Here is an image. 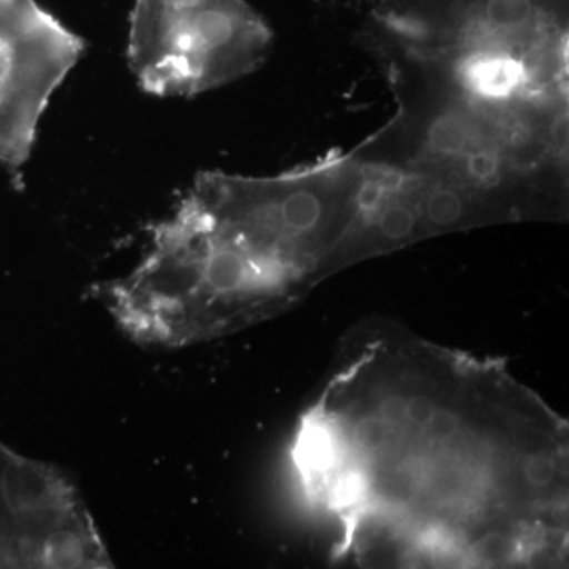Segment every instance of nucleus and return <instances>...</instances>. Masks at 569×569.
Masks as SVG:
<instances>
[{"label": "nucleus", "mask_w": 569, "mask_h": 569, "mask_svg": "<svg viewBox=\"0 0 569 569\" xmlns=\"http://www.w3.org/2000/svg\"><path fill=\"white\" fill-rule=\"evenodd\" d=\"M271 28L244 0H134L130 69L157 97H193L260 69Z\"/></svg>", "instance_id": "f03ea898"}, {"label": "nucleus", "mask_w": 569, "mask_h": 569, "mask_svg": "<svg viewBox=\"0 0 569 569\" xmlns=\"http://www.w3.org/2000/svg\"><path fill=\"white\" fill-rule=\"evenodd\" d=\"M527 481L535 488H546L556 477V463L545 455H535L527 459L526 467Z\"/></svg>", "instance_id": "0eeeda50"}, {"label": "nucleus", "mask_w": 569, "mask_h": 569, "mask_svg": "<svg viewBox=\"0 0 569 569\" xmlns=\"http://www.w3.org/2000/svg\"><path fill=\"white\" fill-rule=\"evenodd\" d=\"M406 407L407 402H403L400 397H388L380 407L381 419L387 425H399L407 417Z\"/></svg>", "instance_id": "9d476101"}, {"label": "nucleus", "mask_w": 569, "mask_h": 569, "mask_svg": "<svg viewBox=\"0 0 569 569\" xmlns=\"http://www.w3.org/2000/svg\"><path fill=\"white\" fill-rule=\"evenodd\" d=\"M356 441L369 451H376L387 443L388 427L381 418H362L355 429Z\"/></svg>", "instance_id": "423d86ee"}, {"label": "nucleus", "mask_w": 569, "mask_h": 569, "mask_svg": "<svg viewBox=\"0 0 569 569\" xmlns=\"http://www.w3.org/2000/svg\"><path fill=\"white\" fill-rule=\"evenodd\" d=\"M359 187L358 162L340 151L268 178L204 171L140 263L104 284V306L144 347L182 348L246 323L301 279L312 263L302 242Z\"/></svg>", "instance_id": "f257e3e1"}, {"label": "nucleus", "mask_w": 569, "mask_h": 569, "mask_svg": "<svg viewBox=\"0 0 569 569\" xmlns=\"http://www.w3.org/2000/svg\"><path fill=\"white\" fill-rule=\"evenodd\" d=\"M437 408L432 400L426 396H417L408 400L406 407L407 417L418 426H427Z\"/></svg>", "instance_id": "1a4fd4ad"}, {"label": "nucleus", "mask_w": 569, "mask_h": 569, "mask_svg": "<svg viewBox=\"0 0 569 569\" xmlns=\"http://www.w3.org/2000/svg\"><path fill=\"white\" fill-rule=\"evenodd\" d=\"M370 20L389 58L422 59L507 37L568 33V0H377Z\"/></svg>", "instance_id": "39448f33"}, {"label": "nucleus", "mask_w": 569, "mask_h": 569, "mask_svg": "<svg viewBox=\"0 0 569 569\" xmlns=\"http://www.w3.org/2000/svg\"><path fill=\"white\" fill-rule=\"evenodd\" d=\"M84 41L37 0H0V163L14 174L31 157L52 93Z\"/></svg>", "instance_id": "20e7f679"}, {"label": "nucleus", "mask_w": 569, "mask_h": 569, "mask_svg": "<svg viewBox=\"0 0 569 569\" xmlns=\"http://www.w3.org/2000/svg\"><path fill=\"white\" fill-rule=\"evenodd\" d=\"M0 568H112L102 535L69 477L2 443Z\"/></svg>", "instance_id": "7ed1b4c3"}, {"label": "nucleus", "mask_w": 569, "mask_h": 569, "mask_svg": "<svg viewBox=\"0 0 569 569\" xmlns=\"http://www.w3.org/2000/svg\"><path fill=\"white\" fill-rule=\"evenodd\" d=\"M427 426H429L432 436L441 438V440H448V438L455 437V433L458 432V419L447 410L433 411L432 418L427 422Z\"/></svg>", "instance_id": "6e6552de"}]
</instances>
